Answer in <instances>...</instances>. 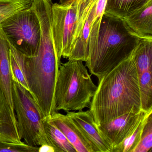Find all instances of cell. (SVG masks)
<instances>
[{"instance_id": "cell-2", "label": "cell", "mask_w": 152, "mask_h": 152, "mask_svg": "<svg viewBox=\"0 0 152 152\" xmlns=\"http://www.w3.org/2000/svg\"><path fill=\"white\" fill-rule=\"evenodd\" d=\"M41 29L38 53L33 57L25 56V72L31 93L44 118L56 113L55 93L61 59L56 50L50 13L39 14Z\"/></svg>"}, {"instance_id": "cell-19", "label": "cell", "mask_w": 152, "mask_h": 152, "mask_svg": "<svg viewBox=\"0 0 152 152\" xmlns=\"http://www.w3.org/2000/svg\"><path fill=\"white\" fill-rule=\"evenodd\" d=\"M141 109L148 112L152 110V69L137 74Z\"/></svg>"}, {"instance_id": "cell-4", "label": "cell", "mask_w": 152, "mask_h": 152, "mask_svg": "<svg viewBox=\"0 0 152 152\" xmlns=\"http://www.w3.org/2000/svg\"><path fill=\"white\" fill-rule=\"evenodd\" d=\"M91 76L82 61L68 60L61 63L55 88L56 112L89 108L97 87Z\"/></svg>"}, {"instance_id": "cell-10", "label": "cell", "mask_w": 152, "mask_h": 152, "mask_svg": "<svg viewBox=\"0 0 152 152\" xmlns=\"http://www.w3.org/2000/svg\"><path fill=\"white\" fill-rule=\"evenodd\" d=\"M89 143L93 152H111L112 148L99 130L89 110L66 113Z\"/></svg>"}, {"instance_id": "cell-21", "label": "cell", "mask_w": 152, "mask_h": 152, "mask_svg": "<svg viewBox=\"0 0 152 152\" xmlns=\"http://www.w3.org/2000/svg\"><path fill=\"white\" fill-rule=\"evenodd\" d=\"M34 0H0V24L14 14L31 7Z\"/></svg>"}, {"instance_id": "cell-22", "label": "cell", "mask_w": 152, "mask_h": 152, "mask_svg": "<svg viewBox=\"0 0 152 152\" xmlns=\"http://www.w3.org/2000/svg\"><path fill=\"white\" fill-rule=\"evenodd\" d=\"M152 114L148 116L140 140L132 152H151L152 148Z\"/></svg>"}, {"instance_id": "cell-17", "label": "cell", "mask_w": 152, "mask_h": 152, "mask_svg": "<svg viewBox=\"0 0 152 152\" xmlns=\"http://www.w3.org/2000/svg\"><path fill=\"white\" fill-rule=\"evenodd\" d=\"M43 125L49 143L56 152H76L64 134L50 117L43 119Z\"/></svg>"}, {"instance_id": "cell-15", "label": "cell", "mask_w": 152, "mask_h": 152, "mask_svg": "<svg viewBox=\"0 0 152 152\" xmlns=\"http://www.w3.org/2000/svg\"><path fill=\"white\" fill-rule=\"evenodd\" d=\"M152 0H107L104 14L124 19Z\"/></svg>"}, {"instance_id": "cell-3", "label": "cell", "mask_w": 152, "mask_h": 152, "mask_svg": "<svg viewBox=\"0 0 152 152\" xmlns=\"http://www.w3.org/2000/svg\"><path fill=\"white\" fill-rule=\"evenodd\" d=\"M141 37L128 27L123 19L104 14L96 43L88 54L85 66L98 81L130 57Z\"/></svg>"}, {"instance_id": "cell-6", "label": "cell", "mask_w": 152, "mask_h": 152, "mask_svg": "<svg viewBox=\"0 0 152 152\" xmlns=\"http://www.w3.org/2000/svg\"><path fill=\"white\" fill-rule=\"evenodd\" d=\"M12 97L20 138L31 146L50 145L44 130L43 115L30 92L12 80Z\"/></svg>"}, {"instance_id": "cell-16", "label": "cell", "mask_w": 152, "mask_h": 152, "mask_svg": "<svg viewBox=\"0 0 152 152\" xmlns=\"http://www.w3.org/2000/svg\"><path fill=\"white\" fill-rule=\"evenodd\" d=\"M131 57L137 74L152 69V37H141Z\"/></svg>"}, {"instance_id": "cell-24", "label": "cell", "mask_w": 152, "mask_h": 152, "mask_svg": "<svg viewBox=\"0 0 152 152\" xmlns=\"http://www.w3.org/2000/svg\"><path fill=\"white\" fill-rule=\"evenodd\" d=\"M39 152H56V151L52 146L45 144L39 147Z\"/></svg>"}, {"instance_id": "cell-23", "label": "cell", "mask_w": 152, "mask_h": 152, "mask_svg": "<svg viewBox=\"0 0 152 152\" xmlns=\"http://www.w3.org/2000/svg\"><path fill=\"white\" fill-rule=\"evenodd\" d=\"M39 147L31 146L25 142H0V152H39Z\"/></svg>"}, {"instance_id": "cell-25", "label": "cell", "mask_w": 152, "mask_h": 152, "mask_svg": "<svg viewBox=\"0 0 152 152\" xmlns=\"http://www.w3.org/2000/svg\"><path fill=\"white\" fill-rule=\"evenodd\" d=\"M59 3L60 4H65L72 1L73 0H59Z\"/></svg>"}, {"instance_id": "cell-7", "label": "cell", "mask_w": 152, "mask_h": 152, "mask_svg": "<svg viewBox=\"0 0 152 152\" xmlns=\"http://www.w3.org/2000/svg\"><path fill=\"white\" fill-rule=\"evenodd\" d=\"M9 43L26 57L38 53L41 29L39 18L32 6L10 16L0 24Z\"/></svg>"}, {"instance_id": "cell-20", "label": "cell", "mask_w": 152, "mask_h": 152, "mask_svg": "<svg viewBox=\"0 0 152 152\" xmlns=\"http://www.w3.org/2000/svg\"><path fill=\"white\" fill-rule=\"evenodd\" d=\"M152 114V110L147 112L135 130L121 143L112 148L111 152H132L140 140L148 116Z\"/></svg>"}, {"instance_id": "cell-11", "label": "cell", "mask_w": 152, "mask_h": 152, "mask_svg": "<svg viewBox=\"0 0 152 152\" xmlns=\"http://www.w3.org/2000/svg\"><path fill=\"white\" fill-rule=\"evenodd\" d=\"M10 54L9 43L0 26V88L6 98L13 118L17 122L12 97Z\"/></svg>"}, {"instance_id": "cell-1", "label": "cell", "mask_w": 152, "mask_h": 152, "mask_svg": "<svg viewBox=\"0 0 152 152\" xmlns=\"http://www.w3.org/2000/svg\"><path fill=\"white\" fill-rule=\"evenodd\" d=\"M141 109L137 73L131 56L99 81L90 111L97 125Z\"/></svg>"}, {"instance_id": "cell-14", "label": "cell", "mask_w": 152, "mask_h": 152, "mask_svg": "<svg viewBox=\"0 0 152 152\" xmlns=\"http://www.w3.org/2000/svg\"><path fill=\"white\" fill-rule=\"evenodd\" d=\"M0 142L21 143L17 124L10 112L6 98L0 88Z\"/></svg>"}, {"instance_id": "cell-8", "label": "cell", "mask_w": 152, "mask_h": 152, "mask_svg": "<svg viewBox=\"0 0 152 152\" xmlns=\"http://www.w3.org/2000/svg\"><path fill=\"white\" fill-rule=\"evenodd\" d=\"M77 0L65 3H53L51 7L52 28L58 56L68 58L72 48L75 33Z\"/></svg>"}, {"instance_id": "cell-12", "label": "cell", "mask_w": 152, "mask_h": 152, "mask_svg": "<svg viewBox=\"0 0 152 152\" xmlns=\"http://www.w3.org/2000/svg\"><path fill=\"white\" fill-rule=\"evenodd\" d=\"M49 117L64 134L76 152H93L89 143L67 115L56 112Z\"/></svg>"}, {"instance_id": "cell-18", "label": "cell", "mask_w": 152, "mask_h": 152, "mask_svg": "<svg viewBox=\"0 0 152 152\" xmlns=\"http://www.w3.org/2000/svg\"><path fill=\"white\" fill-rule=\"evenodd\" d=\"M10 70L13 81L18 83L29 91L25 72V56L9 43Z\"/></svg>"}, {"instance_id": "cell-5", "label": "cell", "mask_w": 152, "mask_h": 152, "mask_svg": "<svg viewBox=\"0 0 152 152\" xmlns=\"http://www.w3.org/2000/svg\"><path fill=\"white\" fill-rule=\"evenodd\" d=\"M107 1L77 0L75 33L68 60H87L96 43Z\"/></svg>"}, {"instance_id": "cell-13", "label": "cell", "mask_w": 152, "mask_h": 152, "mask_svg": "<svg viewBox=\"0 0 152 152\" xmlns=\"http://www.w3.org/2000/svg\"><path fill=\"white\" fill-rule=\"evenodd\" d=\"M140 37H152V0L123 19Z\"/></svg>"}, {"instance_id": "cell-9", "label": "cell", "mask_w": 152, "mask_h": 152, "mask_svg": "<svg viewBox=\"0 0 152 152\" xmlns=\"http://www.w3.org/2000/svg\"><path fill=\"white\" fill-rule=\"evenodd\" d=\"M146 113L133 108L108 122L97 125L98 127L112 149L135 130Z\"/></svg>"}]
</instances>
